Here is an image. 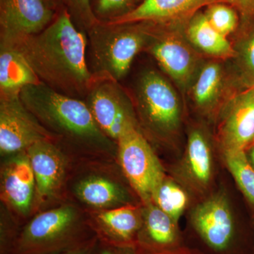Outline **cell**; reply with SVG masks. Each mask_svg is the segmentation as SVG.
Returning a JSON list of instances; mask_svg holds the SVG:
<instances>
[{
  "label": "cell",
  "instance_id": "1",
  "mask_svg": "<svg viewBox=\"0 0 254 254\" xmlns=\"http://www.w3.org/2000/svg\"><path fill=\"white\" fill-rule=\"evenodd\" d=\"M88 43L86 32L64 6L46 29L7 47L21 53L43 84L81 100L95 82L86 60Z\"/></svg>",
  "mask_w": 254,
  "mask_h": 254
},
{
  "label": "cell",
  "instance_id": "2",
  "mask_svg": "<svg viewBox=\"0 0 254 254\" xmlns=\"http://www.w3.org/2000/svg\"><path fill=\"white\" fill-rule=\"evenodd\" d=\"M20 98L47 129L86 146L111 148V139L100 129L86 102L61 94L43 83L23 88Z\"/></svg>",
  "mask_w": 254,
  "mask_h": 254
},
{
  "label": "cell",
  "instance_id": "3",
  "mask_svg": "<svg viewBox=\"0 0 254 254\" xmlns=\"http://www.w3.org/2000/svg\"><path fill=\"white\" fill-rule=\"evenodd\" d=\"M189 247L205 254H254V226L234 216L226 195L217 193L197 205L190 218Z\"/></svg>",
  "mask_w": 254,
  "mask_h": 254
},
{
  "label": "cell",
  "instance_id": "4",
  "mask_svg": "<svg viewBox=\"0 0 254 254\" xmlns=\"http://www.w3.org/2000/svg\"><path fill=\"white\" fill-rule=\"evenodd\" d=\"M148 23L113 24L99 21L88 32L90 64L95 79L119 81L128 73L135 57L151 43Z\"/></svg>",
  "mask_w": 254,
  "mask_h": 254
},
{
  "label": "cell",
  "instance_id": "5",
  "mask_svg": "<svg viewBox=\"0 0 254 254\" xmlns=\"http://www.w3.org/2000/svg\"><path fill=\"white\" fill-rule=\"evenodd\" d=\"M80 225L76 210L64 205L34 217L18 233L9 254H53L96 241Z\"/></svg>",
  "mask_w": 254,
  "mask_h": 254
},
{
  "label": "cell",
  "instance_id": "6",
  "mask_svg": "<svg viewBox=\"0 0 254 254\" xmlns=\"http://www.w3.org/2000/svg\"><path fill=\"white\" fill-rule=\"evenodd\" d=\"M136 105L143 126L152 134L173 136L181 123L180 100L172 85L155 70H147L138 78Z\"/></svg>",
  "mask_w": 254,
  "mask_h": 254
},
{
  "label": "cell",
  "instance_id": "7",
  "mask_svg": "<svg viewBox=\"0 0 254 254\" xmlns=\"http://www.w3.org/2000/svg\"><path fill=\"white\" fill-rule=\"evenodd\" d=\"M117 143L124 174L143 203H151L166 177L163 165L138 125L128 128Z\"/></svg>",
  "mask_w": 254,
  "mask_h": 254
},
{
  "label": "cell",
  "instance_id": "8",
  "mask_svg": "<svg viewBox=\"0 0 254 254\" xmlns=\"http://www.w3.org/2000/svg\"><path fill=\"white\" fill-rule=\"evenodd\" d=\"M118 82L95 79L84 100L100 129L116 141L128 128L138 125L131 100Z\"/></svg>",
  "mask_w": 254,
  "mask_h": 254
},
{
  "label": "cell",
  "instance_id": "9",
  "mask_svg": "<svg viewBox=\"0 0 254 254\" xmlns=\"http://www.w3.org/2000/svg\"><path fill=\"white\" fill-rule=\"evenodd\" d=\"M53 135L23 104L20 96L0 98V152L13 155L26 151Z\"/></svg>",
  "mask_w": 254,
  "mask_h": 254
},
{
  "label": "cell",
  "instance_id": "10",
  "mask_svg": "<svg viewBox=\"0 0 254 254\" xmlns=\"http://www.w3.org/2000/svg\"><path fill=\"white\" fill-rule=\"evenodd\" d=\"M56 14L44 0H0V46L41 33Z\"/></svg>",
  "mask_w": 254,
  "mask_h": 254
},
{
  "label": "cell",
  "instance_id": "11",
  "mask_svg": "<svg viewBox=\"0 0 254 254\" xmlns=\"http://www.w3.org/2000/svg\"><path fill=\"white\" fill-rule=\"evenodd\" d=\"M222 151L244 150L254 143V88L235 97L219 131Z\"/></svg>",
  "mask_w": 254,
  "mask_h": 254
},
{
  "label": "cell",
  "instance_id": "12",
  "mask_svg": "<svg viewBox=\"0 0 254 254\" xmlns=\"http://www.w3.org/2000/svg\"><path fill=\"white\" fill-rule=\"evenodd\" d=\"M137 246L148 254H160L186 245L179 225L153 203L145 205Z\"/></svg>",
  "mask_w": 254,
  "mask_h": 254
},
{
  "label": "cell",
  "instance_id": "13",
  "mask_svg": "<svg viewBox=\"0 0 254 254\" xmlns=\"http://www.w3.org/2000/svg\"><path fill=\"white\" fill-rule=\"evenodd\" d=\"M147 50L169 76L182 87L193 77L197 60L190 47L173 36L154 34Z\"/></svg>",
  "mask_w": 254,
  "mask_h": 254
},
{
  "label": "cell",
  "instance_id": "14",
  "mask_svg": "<svg viewBox=\"0 0 254 254\" xmlns=\"http://www.w3.org/2000/svg\"><path fill=\"white\" fill-rule=\"evenodd\" d=\"M36 180L38 195L43 198L54 195L64 177V156L51 141H41L26 150Z\"/></svg>",
  "mask_w": 254,
  "mask_h": 254
},
{
  "label": "cell",
  "instance_id": "15",
  "mask_svg": "<svg viewBox=\"0 0 254 254\" xmlns=\"http://www.w3.org/2000/svg\"><path fill=\"white\" fill-rule=\"evenodd\" d=\"M143 215L131 205L103 210L96 216L95 230L99 242L108 245L137 246Z\"/></svg>",
  "mask_w": 254,
  "mask_h": 254
},
{
  "label": "cell",
  "instance_id": "16",
  "mask_svg": "<svg viewBox=\"0 0 254 254\" xmlns=\"http://www.w3.org/2000/svg\"><path fill=\"white\" fill-rule=\"evenodd\" d=\"M24 152L13 155L4 165L1 175V192L4 199L22 214L28 213L31 209L36 187L31 163Z\"/></svg>",
  "mask_w": 254,
  "mask_h": 254
},
{
  "label": "cell",
  "instance_id": "17",
  "mask_svg": "<svg viewBox=\"0 0 254 254\" xmlns=\"http://www.w3.org/2000/svg\"><path fill=\"white\" fill-rule=\"evenodd\" d=\"M217 1L219 0H141L128 14L106 23L163 24L186 17L203 5Z\"/></svg>",
  "mask_w": 254,
  "mask_h": 254
},
{
  "label": "cell",
  "instance_id": "18",
  "mask_svg": "<svg viewBox=\"0 0 254 254\" xmlns=\"http://www.w3.org/2000/svg\"><path fill=\"white\" fill-rule=\"evenodd\" d=\"M182 173L190 187L200 192L208 190L213 180L211 148L206 137L200 130H193L189 135Z\"/></svg>",
  "mask_w": 254,
  "mask_h": 254
},
{
  "label": "cell",
  "instance_id": "19",
  "mask_svg": "<svg viewBox=\"0 0 254 254\" xmlns=\"http://www.w3.org/2000/svg\"><path fill=\"white\" fill-rule=\"evenodd\" d=\"M41 83L17 50L0 46V98L20 96L23 88Z\"/></svg>",
  "mask_w": 254,
  "mask_h": 254
},
{
  "label": "cell",
  "instance_id": "20",
  "mask_svg": "<svg viewBox=\"0 0 254 254\" xmlns=\"http://www.w3.org/2000/svg\"><path fill=\"white\" fill-rule=\"evenodd\" d=\"M76 193L81 201L95 208L123 206L128 200L123 187L116 182L100 177L82 180L76 187Z\"/></svg>",
  "mask_w": 254,
  "mask_h": 254
},
{
  "label": "cell",
  "instance_id": "21",
  "mask_svg": "<svg viewBox=\"0 0 254 254\" xmlns=\"http://www.w3.org/2000/svg\"><path fill=\"white\" fill-rule=\"evenodd\" d=\"M190 43L205 54L219 59H230L235 52L227 37L222 36L208 22L205 14L192 18L187 31Z\"/></svg>",
  "mask_w": 254,
  "mask_h": 254
},
{
  "label": "cell",
  "instance_id": "22",
  "mask_svg": "<svg viewBox=\"0 0 254 254\" xmlns=\"http://www.w3.org/2000/svg\"><path fill=\"white\" fill-rule=\"evenodd\" d=\"M222 86V71L218 63L205 64L192 89L193 100L200 110L211 108L218 99Z\"/></svg>",
  "mask_w": 254,
  "mask_h": 254
},
{
  "label": "cell",
  "instance_id": "23",
  "mask_svg": "<svg viewBox=\"0 0 254 254\" xmlns=\"http://www.w3.org/2000/svg\"><path fill=\"white\" fill-rule=\"evenodd\" d=\"M227 169L254 213V168L244 150L222 151Z\"/></svg>",
  "mask_w": 254,
  "mask_h": 254
},
{
  "label": "cell",
  "instance_id": "24",
  "mask_svg": "<svg viewBox=\"0 0 254 254\" xmlns=\"http://www.w3.org/2000/svg\"><path fill=\"white\" fill-rule=\"evenodd\" d=\"M152 203L179 223L189 204V196L183 187L166 176L157 189Z\"/></svg>",
  "mask_w": 254,
  "mask_h": 254
},
{
  "label": "cell",
  "instance_id": "25",
  "mask_svg": "<svg viewBox=\"0 0 254 254\" xmlns=\"http://www.w3.org/2000/svg\"><path fill=\"white\" fill-rule=\"evenodd\" d=\"M134 0H91L93 14L101 22H110L125 16L136 6Z\"/></svg>",
  "mask_w": 254,
  "mask_h": 254
},
{
  "label": "cell",
  "instance_id": "26",
  "mask_svg": "<svg viewBox=\"0 0 254 254\" xmlns=\"http://www.w3.org/2000/svg\"><path fill=\"white\" fill-rule=\"evenodd\" d=\"M204 14L210 25L222 36L227 37L236 29L238 23L236 13L226 5L214 3Z\"/></svg>",
  "mask_w": 254,
  "mask_h": 254
},
{
  "label": "cell",
  "instance_id": "27",
  "mask_svg": "<svg viewBox=\"0 0 254 254\" xmlns=\"http://www.w3.org/2000/svg\"><path fill=\"white\" fill-rule=\"evenodd\" d=\"M63 4L81 31L87 33L100 21L93 14L91 0H63Z\"/></svg>",
  "mask_w": 254,
  "mask_h": 254
},
{
  "label": "cell",
  "instance_id": "28",
  "mask_svg": "<svg viewBox=\"0 0 254 254\" xmlns=\"http://www.w3.org/2000/svg\"><path fill=\"white\" fill-rule=\"evenodd\" d=\"M93 254H147L138 246L108 245L97 242Z\"/></svg>",
  "mask_w": 254,
  "mask_h": 254
},
{
  "label": "cell",
  "instance_id": "29",
  "mask_svg": "<svg viewBox=\"0 0 254 254\" xmlns=\"http://www.w3.org/2000/svg\"><path fill=\"white\" fill-rule=\"evenodd\" d=\"M245 58L249 67L254 73V36L246 44Z\"/></svg>",
  "mask_w": 254,
  "mask_h": 254
},
{
  "label": "cell",
  "instance_id": "30",
  "mask_svg": "<svg viewBox=\"0 0 254 254\" xmlns=\"http://www.w3.org/2000/svg\"><path fill=\"white\" fill-rule=\"evenodd\" d=\"M97 240L92 242L89 245L84 246L81 248L76 250L67 251V252H61V253L53 254H94L95 246H96Z\"/></svg>",
  "mask_w": 254,
  "mask_h": 254
},
{
  "label": "cell",
  "instance_id": "31",
  "mask_svg": "<svg viewBox=\"0 0 254 254\" xmlns=\"http://www.w3.org/2000/svg\"><path fill=\"white\" fill-rule=\"evenodd\" d=\"M160 254H205L197 249L193 247H189L185 245L177 250L170 251V252H165V253Z\"/></svg>",
  "mask_w": 254,
  "mask_h": 254
},
{
  "label": "cell",
  "instance_id": "32",
  "mask_svg": "<svg viewBox=\"0 0 254 254\" xmlns=\"http://www.w3.org/2000/svg\"><path fill=\"white\" fill-rule=\"evenodd\" d=\"M245 9H254V0H228Z\"/></svg>",
  "mask_w": 254,
  "mask_h": 254
},
{
  "label": "cell",
  "instance_id": "33",
  "mask_svg": "<svg viewBox=\"0 0 254 254\" xmlns=\"http://www.w3.org/2000/svg\"><path fill=\"white\" fill-rule=\"evenodd\" d=\"M44 1L50 8L56 12L64 7L63 0H44Z\"/></svg>",
  "mask_w": 254,
  "mask_h": 254
},
{
  "label": "cell",
  "instance_id": "34",
  "mask_svg": "<svg viewBox=\"0 0 254 254\" xmlns=\"http://www.w3.org/2000/svg\"><path fill=\"white\" fill-rule=\"evenodd\" d=\"M247 159L254 168V143L245 150Z\"/></svg>",
  "mask_w": 254,
  "mask_h": 254
},
{
  "label": "cell",
  "instance_id": "35",
  "mask_svg": "<svg viewBox=\"0 0 254 254\" xmlns=\"http://www.w3.org/2000/svg\"><path fill=\"white\" fill-rule=\"evenodd\" d=\"M134 1H135V3H136H136L140 2V1H141V0H134Z\"/></svg>",
  "mask_w": 254,
  "mask_h": 254
}]
</instances>
